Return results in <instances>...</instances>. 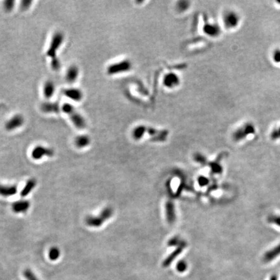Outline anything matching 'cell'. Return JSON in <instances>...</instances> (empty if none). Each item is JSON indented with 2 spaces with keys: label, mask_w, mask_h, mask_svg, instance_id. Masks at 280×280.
I'll list each match as a JSON object with an SVG mask.
<instances>
[{
  "label": "cell",
  "mask_w": 280,
  "mask_h": 280,
  "mask_svg": "<svg viewBox=\"0 0 280 280\" xmlns=\"http://www.w3.org/2000/svg\"><path fill=\"white\" fill-rule=\"evenodd\" d=\"M202 31L206 36L211 38H217L222 33L221 27L219 24L209 21H207L204 24Z\"/></svg>",
  "instance_id": "9c48e42d"
},
{
  "label": "cell",
  "mask_w": 280,
  "mask_h": 280,
  "mask_svg": "<svg viewBox=\"0 0 280 280\" xmlns=\"http://www.w3.org/2000/svg\"><path fill=\"white\" fill-rule=\"evenodd\" d=\"M56 91V85L55 83L51 80H47L45 81L43 88H42V93L44 97L46 100H50L52 98Z\"/></svg>",
  "instance_id": "5bb4252c"
},
{
  "label": "cell",
  "mask_w": 280,
  "mask_h": 280,
  "mask_svg": "<svg viewBox=\"0 0 280 280\" xmlns=\"http://www.w3.org/2000/svg\"><path fill=\"white\" fill-rule=\"evenodd\" d=\"M177 7L178 11H179L180 12H184L189 9L190 4L189 2L187 1H180L177 3Z\"/></svg>",
  "instance_id": "83f0119b"
},
{
  "label": "cell",
  "mask_w": 280,
  "mask_h": 280,
  "mask_svg": "<svg viewBox=\"0 0 280 280\" xmlns=\"http://www.w3.org/2000/svg\"><path fill=\"white\" fill-rule=\"evenodd\" d=\"M54 154V150L49 147L42 145L36 146L32 152V157L35 159H40L44 156L52 157Z\"/></svg>",
  "instance_id": "4fadbf2b"
},
{
  "label": "cell",
  "mask_w": 280,
  "mask_h": 280,
  "mask_svg": "<svg viewBox=\"0 0 280 280\" xmlns=\"http://www.w3.org/2000/svg\"><path fill=\"white\" fill-rule=\"evenodd\" d=\"M60 255V251L57 246H53L49 251V258L51 261H57Z\"/></svg>",
  "instance_id": "603a6c76"
},
{
  "label": "cell",
  "mask_w": 280,
  "mask_h": 280,
  "mask_svg": "<svg viewBox=\"0 0 280 280\" xmlns=\"http://www.w3.org/2000/svg\"><path fill=\"white\" fill-rule=\"evenodd\" d=\"M23 275L26 280H39L33 272L29 268L23 271Z\"/></svg>",
  "instance_id": "484cf974"
},
{
  "label": "cell",
  "mask_w": 280,
  "mask_h": 280,
  "mask_svg": "<svg viewBox=\"0 0 280 280\" xmlns=\"http://www.w3.org/2000/svg\"><path fill=\"white\" fill-rule=\"evenodd\" d=\"M61 111L68 116L70 121L77 129L83 130L86 127L87 123L85 117L79 112L74 105L68 102L64 103L61 106Z\"/></svg>",
  "instance_id": "6da1fadb"
},
{
  "label": "cell",
  "mask_w": 280,
  "mask_h": 280,
  "mask_svg": "<svg viewBox=\"0 0 280 280\" xmlns=\"http://www.w3.org/2000/svg\"><path fill=\"white\" fill-rule=\"evenodd\" d=\"M146 125H140L135 126L132 131V136L135 140H139L143 138L145 134Z\"/></svg>",
  "instance_id": "ffe728a7"
},
{
  "label": "cell",
  "mask_w": 280,
  "mask_h": 280,
  "mask_svg": "<svg viewBox=\"0 0 280 280\" xmlns=\"http://www.w3.org/2000/svg\"><path fill=\"white\" fill-rule=\"evenodd\" d=\"M50 66L53 71H59L61 68V62L59 58L50 60Z\"/></svg>",
  "instance_id": "4316f807"
},
{
  "label": "cell",
  "mask_w": 280,
  "mask_h": 280,
  "mask_svg": "<svg viewBox=\"0 0 280 280\" xmlns=\"http://www.w3.org/2000/svg\"><path fill=\"white\" fill-rule=\"evenodd\" d=\"M256 132V128L254 123L246 122L237 127L231 134V139L233 141L238 143L246 140L253 135Z\"/></svg>",
  "instance_id": "3957f363"
},
{
  "label": "cell",
  "mask_w": 280,
  "mask_h": 280,
  "mask_svg": "<svg viewBox=\"0 0 280 280\" xmlns=\"http://www.w3.org/2000/svg\"><path fill=\"white\" fill-rule=\"evenodd\" d=\"M31 203L26 200H21L12 204V208L16 213H26L30 207Z\"/></svg>",
  "instance_id": "9a60e30c"
},
{
  "label": "cell",
  "mask_w": 280,
  "mask_h": 280,
  "mask_svg": "<svg viewBox=\"0 0 280 280\" xmlns=\"http://www.w3.org/2000/svg\"><path fill=\"white\" fill-rule=\"evenodd\" d=\"M18 191L17 186L15 185H0V196L9 197L17 194Z\"/></svg>",
  "instance_id": "2e32d148"
},
{
  "label": "cell",
  "mask_w": 280,
  "mask_h": 280,
  "mask_svg": "<svg viewBox=\"0 0 280 280\" xmlns=\"http://www.w3.org/2000/svg\"><path fill=\"white\" fill-rule=\"evenodd\" d=\"M222 20L223 25L227 29H233L238 27L241 17L237 12L234 10H226L222 15Z\"/></svg>",
  "instance_id": "5b68a950"
},
{
  "label": "cell",
  "mask_w": 280,
  "mask_h": 280,
  "mask_svg": "<svg viewBox=\"0 0 280 280\" xmlns=\"http://www.w3.org/2000/svg\"><path fill=\"white\" fill-rule=\"evenodd\" d=\"M132 69V63L129 59H122L111 63L107 68V74L110 76L118 75L129 72Z\"/></svg>",
  "instance_id": "277c9868"
},
{
  "label": "cell",
  "mask_w": 280,
  "mask_h": 280,
  "mask_svg": "<svg viewBox=\"0 0 280 280\" xmlns=\"http://www.w3.org/2000/svg\"><path fill=\"white\" fill-rule=\"evenodd\" d=\"M211 171L213 173L215 174H220L222 172V166L218 164V163H212L210 165Z\"/></svg>",
  "instance_id": "f1b7e54d"
},
{
  "label": "cell",
  "mask_w": 280,
  "mask_h": 280,
  "mask_svg": "<svg viewBox=\"0 0 280 280\" xmlns=\"http://www.w3.org/2000/svg\"><path fill=\"white\" fill-rule=\"evenodd\" d=\"M65 40V36L61 31H56L53 33L45 51V56L50 60L58 58L57 53Z\"/></svg>",
  "instance_id": "7a4b0ae2"
},
{
  "label": "cell",
  "mask_w": 280,
  "mask_h": 280,
  "mask_svg": "<svg viewBox=\"0 0 280 280\" xmlns=\"http://www.w3.org/2000/svg\"><path fill=\"white\" fill-rule=\"evenodd\" d=\"M198 183L201 186H206L207 184H208L209 180L207 178L202 177H201L198 178Z\"/></svg>",
  "instance_id": "836d02e7"
},
{
  "label": "cell",
  "mask_w": 280,
  "mask_h": 280,
  "mask_svg": "<svg viewBox=\"0 0 280 280\" xmlns=\"http://www.w3.org/2000/svg\"><path fill=\"white\" fill-rule=\"evenodd\" d=\"M33 2L31 1H21L20 2V8L21 11H26L31 7Z\"/></svg>",
  "instance_id": "d6a6232c"
},
{
  "label": "cell",
  "mask_w": 280,
  "mask_h": 280,
  "mask_svg": "<svg viewBox=\"0 0 280 280\" xmlns=\"http://www.w3.org/2000/svg\"><path fill=\"white\" fill-rule=\"evenodd\" d=\"M272 59L276 64H280V49L274 50L272 54Z\"/></svg>",
  "instance_id": "f546056e"
},
{
  "label": "cell",
  "mask_w": 280,
  "mask_h": 280,
  "mask_svg": "<svg viewBox=\"0 0 280 280\" xmlns=\"http://www.w3.org/2000/svg\"><path fill=\"white\" fill-rule=\"evenodd\" d=\"M186 243H182L180 245V246L178 248V249L176 250L175 251H174L173 253H172V254H171L169 257H168L167 258V259L164 262V264H163V266L164 267H168L169 266L170 264H171V263H172L173 261V260L177 258L178 255L182 252V250H183V248H184L185 246H186Z\"/></svg>",
  "instance_id": "d6986e66"
},
{
  "label": "cell",
  "mask_w": 280,
  "mask_h": 280,
  "mask_svg": "<svg viewBox=\"0 0 280 280\" xmlns=\"http://www.w3.org/2000/svg\"><path fill=\"white\" fill-rule=\"evenodd\" d=\"M162 84L168 90H174L181 84L180 77L174 72H168L163 77Z\"/></svg>",
  "instance_id": "8992f818"
},
{
  "label": "cell",
  "mask_w": 280,
  "mask_h": 280,
  "mask_svg": "<svg viewBox=\"0 0 280 280\" xmlns=\"http://www.w3.org/2000/svg\"><path fill=\"white\" fill-rule=\"evenodd\" d=\"M187 268V263L184 261H180L177 264V270L178 272H180V273H183V272L186 271Z\"/></svg>",
  "instance_id": "1f68e13d"
},
{
  "label": "cell",
  "mask_w": 280,
  "mask_h": 280,
  "mask_svg": "<svg viewBox=\"0 0 280 280\" xmlns=\"http://www.w3.org/2000/svg\"><path fill=\"white\" fill-rule=\"evenodd\" d=\"M270 139L273 141H278L280 140V125L271 131L270 134Z\"/></svg>",
  "instance_id": "d4e9b609"
},
{
  "label": "cell",
  "mask_w": 280,
  "mask_h": 280,
  "mask_svg": "<svg viewBox=\"0 0 280 280\" xmlns=\"http://www.w3.org/2000/svg\"><path fill=\"white\" fill-rule=\"evenodd\" d=\"M62 94L75 102H81L84 99L83 91L76 87H68L62 90Z\"/></svg>",
  "instance_id": "52a82bcc"
},
{
  "label": "cell",
  "mask_w": 280,
  "mask_h": 280,
  "mask_svg": "<svg viewBox=\"0 0 280 280\" xmlns=\"http://www.w3.org/2000/svg\"><path fill=\"white\" fill-rule=\"evenodd\" d=\"M24 123H25V118L23 115L20 114H15L5 122V129L9 132L14 131L21 127Z\"/></svg>",
  "instance_id": "ba28073f"
},
{
  "label": "cell",
  "mask_w": 280,
  "mask_h": 280,
  "mask_svg": "<svg viewBox=\"0 0 280 280\" xmlns=\"http://www.w3.org/2000/svg\"><path fill=\"white\" fill-rule=\"evenodd\" d=\"M15 7V2L12 1V0H7L5 1L3 3V10L6 12H11L14 9Z\"/></svg>",
  "instance_id": "cb8c5ba5"
},
{
  "label": "cell",
  "mask_w": 280,
  "mask_h": 280,
  "mask_svg": "<svg viewBox=\"0 0 280 280\" xmlns=\"http://www.w3.org/2000/svg\"><path fill=\"white\" fill-rule=\"evenodd\" d=\"M195 160L201 164H205L206 162V158L201 153H197L195 155Z\"/></svg>",
  "instance_id": "4dcf8cb0"
},
{
  "label": "cell",
  "mask_w": 280,
  "mask_h": 280,
  "mask_svg": "<svg viewBox=\"0 0 280 280\" xmlns=\"http://www.w3.org/2000/svg\"><path fill=\"white\" fill-rule=\"evenodd\" d=\"M166 213L167 221L170 223H173L175 220L174 208L172 202H168L166 205Z\"/></svg>",
  "instance_id": "44dd1931"
},
{
  "label": "cell",
  "mask_w": 280,
  "mask_h": 280,
  "mask_svg": "<svg viewBox=\"0 0 280 280\" xmlns=\"http://www.w3.org/2000/svg\"><path fill=\"white\" fill-rule=\"evenodd\" d=\"M280 256V242L270 248L263 255L262 259L264 263H270Z\"/></svg>",
  "instance_id": "8fae6325"
},
{
  "label": "cell",
  "mask_w": 280,
  "mask_h": 280,
  "mask_svg": "<svg viewBox=\"0 0 280 280\" xmlns=\"http://www.w3.org/2000/svg\"><path fill=\"white\" fill-rule=\"evenodd\" d=\"M90 143V138L87 135H80L75 139V144L78 148H84Z\"/></svg>",
  "instance_id": "e0dca14e"
},
{
  "label": "cell",
  "mask_w": 280,
  "mask_h": 280,
  "mask_svg": "<svg viewBox=\"0 0 280 280\" xmlns=\"http://www.w3.org/2000/svg\"><path fill=\"white\" fill-rule=\"evenodd\" d=\"M267 222L280 229V214H270L267 217Z\"/></svg>",
  "instance_id": "7402d4cb"
},
{
  "label": "cell",
  "mask_w": 280,
  "mask_h": 280,
  "mask_svg": "<svg viewBox=\"0 0 280 280\" xmlns=\"http://www.w3.org/2000/svg\"><path fill=\"white\" fill-rule=\"evenodd\" d=\"M40 110L44 114H59L61 112V106L58 101H46L40 105Z\"/></svg>",
  "instance_id": "30bf717a"
},
{
  "label": "cell",
  "mask_w": 280,
  "mask_h": 280,
  "mask_svg": "<svg viewBox=\"0 0 280 280\" xmlns=\"http://www.w3.org/2000/svg\"><path fill=\"white\" fill-rule=\"evenodd\" d=\"M36 184H37V182L35 179L31 178V179L29 180L27 182L25 187H24L23 189L21 190V193H20V195L22 197H25L27 196L31 193V192L35 189Z\"/></svg>",
  "instance_id": "ac0fdd59"
},
{
  "label": "cell",
  "mask_w": 280,
  "mask_h": 280,
  "mask_svg": "<svg viewBox=\"0 0 280 280\" xmlns=\"http://www.w3.org/2000/svg\"><path fill=\"white\" fill-rule=\"evenodd\" d=\"M79 75H80L79 68L75 64H72L69 66L66 71L65 80L69 84H74L78 80Z\"/></svg>",
  "instance_id": "7c38bea8"
}]
</instances>
